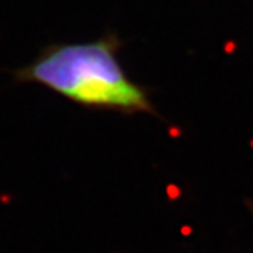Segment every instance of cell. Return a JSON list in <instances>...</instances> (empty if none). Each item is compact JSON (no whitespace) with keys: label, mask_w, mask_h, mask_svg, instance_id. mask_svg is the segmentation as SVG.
Listing matches in <instances>:
<instances>
[{"label":"cell","mask_w":253,"mask_h":253,"mask_svg":"<svg viewBox=\"0 0 253 253\" xmlns=\"http://www.w3.org/2000/svg\"><path fill=\"white\" fill-rule=\"evenodd\" d=\"M121 47L116 34L93 42L52 43L17 70L15 80L46 87L83 107L160 118L148 90L124 70Z\"/></svg>","instance_id":"obj_1"}]
</instances>
